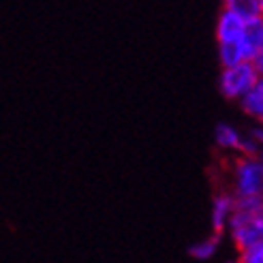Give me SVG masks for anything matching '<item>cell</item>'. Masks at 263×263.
Segmentation results:
<instances>
[{"label":"cell","mask_w":263,"mask_h":263,"mask_svg":"<svg viewBox=\"0 0 263 263\" xmlns=\"http://www.w3.org/2000/svg\"><path fill=\"white\" fill-rule=\"evenodd\" d=\"M231 240L235 246L244 251L246 246L255 244L263 238V210H233L231 220L227 225Z\"/></svg>","instance_id":"6da1fadb"},{"label":"cell","mask_w":263,"mask_h":263,"mask_svg":"<svg viewBox=\"0 0 263 263\" xmlns=\"http://www.w3.org/2000/svg\"><path fill=\"white\" fill-rule=\"evenodd\" d=\"M240 105L251 118H255L257 122H263V77H259V80L244 92L240 99Z\"/></svg>","instance_id":"5b68a950"},{"label":"cell","mask_w":263,"mask_h":263,"mask_svg":"<svg viewBox=\"0 0 263 263\" xmlns=\"http://www.w3.org/2000/svg\"><path fill=\"white\" fill-rule=\"evenodd\" d=\"M259 7H261V15H263V0H259Z\"/></svg>","instance_id":"2e32d148"},{"label":"cell","mask_w":263,"mask_h":263,"mask_svg":"<svg viewBox=\"0 0 263 263\" xmlns=\"http://www.w3.org/2000/svg\"><path fill=\"white\" fill-rule=\"evenodd\" d=\"M218 251V233L212 235V238H208V240H201V242H197L191 246V257L193 259H199V261H208V259H212Z\"/></svg>","instance_id":"8fae6325"},{"label":"cell","mask_w":263,"mask_h":263,"mask_svg":"<svg viewBox=\"0 0 263 263\" xmlns=\"http://www.w3.org/2000/svg\"><path fill=\"white\" fill-rule=\"evenodd\" d=\"M257 80H259V73L255 69L253 60H244V62L233 64V67H222L218 86H220V92L227 99L240 101L244 92L251 88Z\"/></svg>","instance_id":"7a4b0ae2"},{"label":"cell","mask_w":263,"mask_h":263,"mask_svg":"<svg viewBox=\"0 0 263 263\" xmlns=\"http://www.w3.org/2000/svg\"><path fill=\"white\" fill-rule=\"evenodd\" d=\"M235 195H263V163L259 156H242L235 163Z\"/></svg>","instance_id":"3957f363"},{"label":"cell","mask_w":263,"mask_h":263,"mask_svg":"<svg viewBox=\"0 0 263 263\" xmlns=\"http://www.w3.org/2000/svg\"><path fill=\"white\" fill-rule=\"evenodd\" d=\"M244 26L246 20H242L235 13L222 9V13L216 20V41L218 43H231V41H240L244 34Z\"/></svg>","instance_id":"277c9868"},{"label":"cell","mask_w":263,"mask_h":263,"mask_svg":"<svg viewBox=\"0 0 263 263\" xmlns=\"http://www.w3.org/2000/svg\"><path fill=\"white\" fill-rule=\"evenodd\" d=\"M218 58L222 67H233L238 62L253 60V56L248 54V49L244 47L242 41H231V43H218Z\"/></svg>","instance_id":"ba28073f"},{"label":"cell","mask_w":263,"mask_h":263,"mask_svg":"<svg viewBox=\"0 0 263 263\" xmlns=\"http://www.w3.org/2000/svg\"><path fill=\"white\" fill-rule=\"evenodd\" d=\"M214 139L222 150H240L242 135L231 124H218L214 130Z\"/></svg>","instance_id":"9c48e42d"},{"label":"cell","mask_w":263,"mask_h":263,"mask_svg":"<svg viewBox=\"0 0 263 263\" xmlns=\"http://www.w3.org/2000/svg\"><path fill=\"white\" fill-rule=\"evenodd\" d=\"M225 9L240 15L242 20H253L261 15L259 0H225Z\"/></svg>","instance_id":"30bf717a"},{"label":"cell","mask_w":263,"mask_h":263,"mask_svg":"<svg viewBox=\"0 0 263 263\" xmlns=\"http://www.w3.org/2000/svg\"><path fill=\"white\" fill-rule=\"evenodd\" d=\"M257 156H259V161H261V163H263V148H261V150H259V154H257Z\"/></svg>","instance_id":"9a60e30c"},{"label":"cell","mask_w":263,"mask_h":263,"mask_svg":"<svg viewBox=\"0 0 263 263\" xmlns=\"http://www.w3.org/2000/svg\"><path fill=\"white\" fill-rule=\"evenodd\" d=\"M233 210H235V197H231V195H218L214 199V203H212V227H214L216 233L227 229Z\"/></svg>","instance_id":"8992f818"},{"label":"cell","mask_w":263,"mask_h":263,"mask_svg":"<svg viewBox=\"0 0 263 263\" xmlns=\"http://www.w3.org/2000/svg\"><path fill=\"white\" fill-rule=\"evenodd\" d=\"M242 253V261L244 263H263V238L261 240H257L255 244H251V246H246L244 251H240Z\"/></svg>","instance_id":"7c38bea8"},{"label":"cell","mask_w":263,"mask_h":263,"mask_svg":"<svg viewBox=\"0 0 263 263\" xmlns=\"http://www.w3.org/2000/svg\"><path fill=\"white\" fill-rule=\"evenodd\" d=\"M240 41L244 43V47L248 49V54L251 56H255L257 51L263 47V15L246 20L244 34H242Z\"/></svg>","instance_id":"52a82bcc"},{"label":"cell","mask_w":263,"mask_h":263,"mask_svg":"<svg viewBox=\"0 0 263 263\" xmlns=\"http://www.w3.org/2000/svg\"><path fill=\"white\" fill-rule=\"evenodd\" d=\"M253 64H255V69L259 73V77H263V47L257 51V54L253 56Z\"/></svg>","instance_id":"5bb4252c"},{"label":"cell","mask_w":263,"mask_h":263,"mask_svg":"<svg viewBox=\"0 0 263 263\" xmlns=\"http://www.w3.org/2000/svg\"><path fill=\"white\" fill-rule=\"evenodd\" d=\"M251 137L257 141V146H259V150H261V148H263V122H259V126H255V128H253ZM257 154H259V152H257Z\"/></svg>","instance_id":"4fadbf2b"}]
</instances>
